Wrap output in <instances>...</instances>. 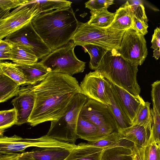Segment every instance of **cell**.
I'll use <instances>...</instances> for the list:
<instances>
[{
  "mask_svg": "<svg viewBox=\"0 0 160 160\" xmlns=\"http://www.w3.org/2000/svg\"><path fill=\"white\" fill-rule=\"evenodd\" d=\"M33 108L28 122L32 127L57 120L65 112L74 96L82 92L77 79L60 73L50 72L33 86Z\"/></svg>",
  "mask_w": 160,
  "mask_h": 160,
  "instance_id": "obj_1",
  "label": "cell"
},
{
  "mask_svg": "<svg viewBox=\"0 0 160 160\" xmlns=\"http://www.w3.org/2000/svg\"><path fill=\"white\" fill-rule=\"evenodd\" d=\"M31 22L52 51L69 42L79 25L71 7L40 13L34 16Z\"/></svg>",
  "mask_w": 160,
  "mask_h": 160,
  "instance_id": "obj_2",
  "label": "cell"
},
{
  "mask_svg": "<svg viewBox=\"0 0 160 160\" xmlns=\"http://www.w3.org/2000/svg\"><path fill=\"white\" fill-rule=\"evenodd\" d=\"M138 66L125 60L118 51H108L96 70L114 84L138 96L141 92L137 78Z\"/></svg>",
  "mask_w": 160,
  "mask_h": 160,
  "instance_id": "obj_3",
  "label": "cell"
},
{
  "mask_svg": "<svg viewBox=\"0 0 160 160\" xmlns=\"http://www.w3.org/2000/svg\"><path fill=\"white\" fill-rule=\"evenodd\" d=\"M88 98L81 93L77 94L65 113L57 120L51 121L48 137L61 142L74 143L78 138L77 126L81 110Z\"/></svg>",
  "mask_w": 160,
  "mask_h": 160,
  "instance_id": "obj_4",
  "label": "cell"
},
{
  "mask_svg": "<svg viewBox=\"0 0 160 160\" xmlns=\"http://www.w3.org/2000/svg\"><path fill=\"white\" fill-rule=\"evenodd\" d=\"M120 31L110 27L102 28L79 22V26L71 40L76 46L88 44L99 46L108 51H118L123 34Z\"/></svg>",
  "mask_w": 160,
  "mask_h": 160,
  "instance_id": "obj_5",
  "label": "cell"
},
{
  "mask_svg": "<svg viewBox=\"0 0 160 160\" xmlns=\"http://www.w3.org/2000/svg\"><path fill=\"white\" fill-rule=\"evenodd\" d=\"M76 45L72 42L52 51L39 62L51 72L62 73L72 76L83 72L86 62L79 60L74 52Z\"/></svg>",
  "mask_w": 160,
  "mask_h": 160,
  "instance_id": "obj_6",
  "label": "cell"
},
{
  "mask_svg": "<svg viewBox=\"0 0 160 160\" xmlns=\"http://www.w3.org/2000/svg\"><path fill=\"white\" fill-rule=\"evenodd\" d=\"M79 116L97 125L103 136L118 132L115 121L107 106L95 100L88 99L82 107Z\"/></svg>",
  "mask_w": 160,
  "mask_h": 160,
  "instance_id": "obj_7",
  "label": "cell"
},
{
  "mask_svg": "<svg viewBox=\"0 0 160 160\" xmlns=\"http://www.w3.org/2000/svg\"><path fill=\"white\" fill-rule=\"evenodd\" d=\"M70 145L69 143L58 141L46 135L34 139L23 138L16 135L9 137L2 136L0 138V154L22 153L26 148L32 147L69 149Z\"/></svg>",
  "mask_w": 160,
  "mask_h": 160,
  "instance_id": "obj_8",
  "label": "cell"
},
{
  "mask_svg": "<svg viewBox=\"0 0 160 160\" xmlns=\"http://www.w3.org/2000/svg\"><path fill=\"white\" fill-rule=\"evenodd\" d=\"M118 52L125 60L134 65H141L148 54L144 36L132 28L124 32Z\"/></svg>",
  "mask_w": 160,
  "mask_h": 160,
  "instance_id": "obj_9",
  "label": "cell"
},
{
  "mask_svg": "<svg viewBox=\"0 0 160 160\" xmlns=\"http://www.w3.org/2000/svg\"><path fill=\"white\" fill-rule=\"evenodd\" d=\"M12 43L23 45L31 50L38 59H42L52 50L33 28L31 21L5 38Z\"/></svg>",
  "mask_w": 160,
  "mask_h": 160,
  "instance_id": "obj_10",
  "label": "cell"
},
{
  "mask_svg": "<svg viewBox=\"0 0 160 160\" xmlns=\"http://www.w3.org/2000/svg\"><path fill=\"white\" fill-rule=\"evenodd\" d=\"M37 15L30 1L10 12L0 20V40L22 28Z\"/></svg>",
  "mask_w": 160,
  "mask_h": 160,
  "instance_id": "obj_11",
  "label": "cell"
},
{
  "mask_svg": "<svg viewBox=\"0 0 160 160\" xmlns=\"http://www.w3.org/2000/svg\"><path fill=\"white\" fill-rule=\"evenodd\" d=\"M82 94L92 99L107 105L110 102L107 92L106 79L98 71L86 74L79 84Z\"/></svg>",
  "mask_w": 160,
  "mask_h": 160,
  "instance_id": "obj_12",
  "label": "cell"
},
{
  "mask_svg": "<svg viewBox=\"0 0 160 160\" xmlns=\"http://www.w3.org/2000/svg\"><path fill=\"white\" fill-rule=\"evenodd\" d=\"M33 85L20 87L12 101L16 113V125H20L28 122L34 103Z\"/></svg>",
  "mask_w": 160,
  "mask_h": 160,
  "instance_id": "obj_13",
  "label": "cell"
},
{
  "mask_svg": "<svg viewBox=\"0 0 160 160\" xmlns=\"http://www.w3.org/2000/svg\"><path fill=\"white\" fill-rule=\"evenodd\" d=\"M109 82L112 91L120 106L132 122L139 107L145 102L140 95L134 96L110 81Z\"/></svg>",
  "mask_w": 160,
  "mask_h": 160,
  "instance_id": "obj_14",
  "label": "cell"
},
{
  "mask_svg": "<svg viewBox=\"0 0 160 160\" xmlns=\"http://www.w3.org/2000/svg\"><path fill=\"white\" fill-rule=\"evenodd\" d=\"M152 130V125L147 127L136 125L119 129L118 132L122 139L128 140L142 147L147 144Z\"/></svg>",
  "mask_w": 160,
  "mask_h": 160,
  "instance_id": "obj_15",
  "label": "cell"
},
{
  "mask_svg": "<svg viewBox=\"0 0 160 160\" xmlns=\"http://www.w3.org/2000/svg\"><path fill=\"white\" fill-rule=\"evenodd\" d=\"M15 64L23 75L25 79V85H36L44 79L51 72L40 62L30 65L15 63Z\"/></svg>",
  "mask_w": 160,
  "mask_h": 160,
  "instance_id": "obj_16",
  "label": "cell"
},
{
  "mask_svg": "<svg viewBox=\"0 0 160 160\" xmlns=\"http://www.w3.org/2000/svg\"><path fill=\"white\" fill-rule=\"evenodd\" d=\"M106 85L110 103L106 105L115 121L118 131L131 126V121L122 111L112 91L109 81L106 79Z\"/></svg>",
  "mask_w": 160,
  "mask_h": 160,
  "instance_id": "obj_17",
  "label": "cell"
},
{
  "mask_svg": "<svg viewBox=\"0 0 160 160\" xmlns=\"http://www.w3.org/2000/svg\"><path fill=\"white\" fill-rule=\"evenodd\" d=\"M71 150L59 147H37L27 153L34 160H64Z\"/></svg>",
  "mask_w": 160,
  "mask_h": 160,
  "instance_id": "obj_18",
  "label": "cell"
},
{
  "mask_svg": "<svg viewBox=\"0 0 160 160\" xmlns=\"http://www.w3.org/2000/svg\"><path fill=\"white\" fill-rule=\"evenodd\" d=\"M104 149L79 143L64 160H101Z\"/></svg>",
  "mask_w": 160,
  "mask_h": 160,
  "instance_id": "obj_19",
  "label": "cell"
},
{
  "mask_svg": "<svg viewBox=\"0 0 160 160\" xmlns=\"http://www.w3.org/2000/svg\"><path fill=\"white\" fill-rule=\"evenodd\" d=\"M76 133L78 138L89 142L98 141L105 137L101 135L97 125L82 118L79 116L77 126Z\"/></svg>",
  "mask_w": 160,
  "mask_h": 160,
  "instance_id": "obj_20",
  "label": "cell"
},
{
  "mask_svg": "<svg viewBox=\"0 0 160 160\" xmlns=\"http://www.w3.org/2000/svg\"><path fill=\"white\" fill-rule=\"evenodd\" d=\"M114 13V19L110 27L120 31L126 30L132 27V17L128 1Z\"/></svg>",
  "mask_w": 160,
  "mask_h": 160,
  "instance_id": "obj_21",
  "label": "cell"
},
{
  "mask_svg": "<svg viewBox=\"0 0 160 160\" xmlns=\"http://www.w3.org/2000/svg\"><path fill=\"white\" fill-rule=\"evenodd\" d=\"M12 44L10 60L15 63L30 65L37 62L38 59L31 50L20 44Z\"/></svg>",
  "mask_w": 160,
  "mask_h": 160,
  "instance_id": "obj_22",
  "label": "cell"
},
{
  "mask_svg": "<svg viewBox=\"0 0 160 160\" xmlns=\"http://www.w3.org/2000/svg\"><path fill=\"white\" fill-rule=\"evenodd\" d=\"M30 3L38 15L54 10L70 8L72 3L64 0H32Z\"/></svg>",
  "mask_w": 160,
  "mask_h": 160,
  "instance_id": "obj_23",
  "label": "cell"
},
{
  "mask_svg": "<svg viewBox=\"0 0 160 160\" xmlns=\"http://www.w3.org/2000/svg\"><path fill=\"white\" fill-rule=\"evenodd\" d=\"M91 16L88 24L96 27L107 28L109 27L114 17V13L109 12L107 9L91 10Z\"/></svg>",
  "mask_w": 160,
  "mask_h": 160,
  "instance_id": "obj_24",
  "label": "cell"
},
{
  "mask_svg": "<svg viewBox=\"0 0 160 160\" xmlns=\"http://www.w3.org/2000/svg\"><path fill=\"white\" fill-rule=\"evenodd\" d=\"M20 85L3 73L0 77V102L15 96Z\"/></svg>",
  "mask_w": 160,
  "mask_h": 160,
  "instance_id": "obj_25",
  "label": "cell"
},
{
  "mask_svg": "<svg viewBox=\"0 0 160 160\" xmlns=\"http://www.w3.org/2000/svg\"><path fill=\"white\" fill-rule=\"evenodd\" d=\"M101 160H133L132 148L118 146L103 150Z\"/></svg>",
  "mask_w": 160,
  "mask_h": 160,
  "instance_id": "obj_26",
  "label": "cell"
},
{
  "mask_svg": "<svg viewBox=\"0 0 160 160\" xmlns=\"http://www.w3.org/2000/svg\"><path fill=\"white\" fill-rule=\"evenodd\" d=\"M82 47L85 52H88L90 55L89 68L92 70H96L103 56L108 51L99 46L92 44L86 45Z\"/></svg>",
  "mask_w": 160,
  "mask_h": 160,
  "instance_id": "obj_27",
  "label": "cell"
},
{
  "mask_svg": "<svg viewBox=\"0 0 160 160\" xmlns=\"http://www.w3.org/2000/svg\"><path fill=\"white\" fill-rule=\"evenodd\" d=\"M150 105V102H145L140 106L132 122V126L138 125L147 127L152 125Z\"/></svg>",
  "mask_w": 160,
  "mask_h": 160,
  "instance_id": "obj_28",
  "label": "cell"
},
{
  "mask_svg": "<svg viewBox=\"0 0 160 160\" xmlns=\"http://www.w3.org/2000/svg\"><path fill=\"white\" fill-rule=\"evenodd\" d=\"M0 69L4 74L15 82L20 85L26 84L23 75L15 66V63L8 62H0Z\"/></svg>",
  "mask_w": 160,
  "mask_h": 160,
  "instance_id": "obj_29",
  "label": "cell"
},
{
  "mask_svg": "<svg viewBox=\"0 0 160 160\" xmlns=\"http://www.w3.org/2000/svg\"><path fill=\"white\" fill-rule=\"evenodd\" d=\"M121 139L119 133L115 131L98 141L88 142V143H84L87 146L102 148L104 150L113 147Z\"/></svg>",
  "mask_w": 160,
  "mask_h": 160,
  "instance_id": "obj_30",
  "label": "cell"
},
{
  "mask_svg": "<svg viewBox=\"0 0 160 160\" xmlns=\"http://www.w3.org/2000/svg\"><path fill=\"white\" fill-rule=\"evenodd\" d=\"M144 160H160V145L155 142L152 130L147 144L144 147Z\"/></svg>",
  "mask_w": 160,
  "mask_h": 160,
  "instance_id": "obj_31",
  "label": "cell"
},
{
  "mask_svg": "<svg viewBox=\"0 0 160 160\" xmlns=\"http://www.w3.org/2000/svg\"><path fill=\"white\" fill-rule=\"evenodd\" d=\"M16 113L14 108L0 111V129H5L16 124Z\"/></svg>",
  "mask_w": 160,
  "mask_h": 160,
  "instance_id": "obj_32",
  "label": "cell"
},
{
  "mask_svg": "<svg viewBox=\"0 0 160 160\" xmlns=\"http://www.w3.org/2000/svg\"><path fill=\"white\" fill-rule=\"evenodd\" d=\"M129 2L132 17L136 18L147 23L148 19L146 15L145 8L141 1L131 0Z\"/></svg>",
  "mask_w": 160,
  "mask_h": 160,
  "instance_id": "obj_33",
  "label": "cell"
},
{
  "mask_svg": "<svg viewBox=\"0 0 160 160\" xmlns=\"http://www.w3.org/2000/svg\"><path fill=\"white\" fill-rule=\"evenodd\" d=\"M152 117V128L155 142L160 145V112L155 108L151 109Z\"/></svg>",
  "mask_w": 160,
  "mask_h": 160,
  "instance_id": "obj_34",
  "label": "cell"
},
{
  "mask_svg": "<svg viewBox=\"0 0 160 160\" xmlns=\"http://www.w3.org/2000/svg\"><path fill=\"white\" fill-rule=\"evenodd\" d=\"M112 0H91L85 3L86 8L91 10H99L107 9L108 7L112 4Z\"/></svg>",
  "mask_w": 160,
  "mask_h": 160,
  "instance_id": "obj_35",
  "label": "cell"
},
{
  "mask_svg": "<svg viewBox=\"0 0 160 160\" xmlns=\"http://www.w3.org/2000/svg\"><path fill=\"white\" fill-rule=\"evenodd\" d=\"M151 86V96L153 107L160 112V81L157 80Z\"/></svg>",
  "mask_w": 160,
  "mask_h": 160,
  "instance_id": "obj_36",
  "label": "cell"
},
{
  "mask_svg": "<svg viewBox=\"0 0 160 160\" xmlns=\"http://www.w3.org/2000/svg\"><path fill=\"white\" fill-rule=\"evenodd\" d=\"M28 2L26 0H0V7L4 10H10L26 4Z\"/></svg>",
  "mask_w": 160,
  "mask_h": 160,
  "instance_id": "obj_37",
  "label": "cell"
},
{
  "mask_svg": "<svg viewBox=\"0 0 160 160\" xmlns=\"http://www.w3.org/2000/svg\"><path fill=\"white\" fill-rule=\"evenodd\" d=\"M137 32L145 35L148 32V23L136 18L135 17H132V22L131 27Z\"/></svg>",
  "mask_w": 160,
  "mask_h": 160,
  "instance_id": "obj_38",
  "label": "cell"
},
{
  "mask_svg": "<svg viewBox=\"0 0 160 160\" xmlns=\"http://www.w3.org/2000/svg\"><path fill=\"white\" fill-rule=\"evenodd\" d=\"M144 147H140L134 144L132 147L133 160H144Z\"/></svg>",
  "mask_w": 160,
  "mask_h": 160,
  "instance_id": "obj_39",
  "label": "cell"
},
{
  "mask_svg": "<svg viewBox=\"0 0 160 160\" xmlns=\"http://www.w3.org/2000/svg\"><path fill=\"white\" fill-rule=\"evenodd\" d=\"M151 48L155 50H160V29L157 27L154 31L151 41Z\"/></svg>",
  "mask_w": 160,
  "mask_h": 160,
  "instance_id": "obj_40",
  "label": "cell"
},
{
  "mask_svg": "<svg viewBox=\"0 0 160 160\" xmlns=\"http://www.w3.org/2000/svg\"><path fill=\"white\" fill-rule=\"evenodd\" d=\"M12 47V44L8 41L4 39L0 41V52L3 53H9Z\"/></svg>",
  "mask_w": 160,
  "mask_h": 160,
  "instance_id": "obj_41",
  "label": "cell"
},
{
  "mask_svg": "<svg viewBox=\"0 0 160 160\" xmlns=\"http://www.w3.org/2000/svg\"><path fill=\"white\" fill-rule=\"evenodd\" d=\"M22 153L0 154V160H17Z\"/></svg>",
  "mask_w": 160,
  "mask_h": 160,
  "instance_id": "obj_42",
  "label": "cell"
},
{
  "mask_svg": "<svg viewBox=\"0 0 160 160\" xmlns=\"http://www.w3.org/2000/svg\"><path fill=\"white\" fill-rule=\"evenodd\" d=\"M17 160H34L27 153V152H23L22 155Z\"/></svg>",
  "mask_w": 160,
  "mask_h": 160,
  "instance_id": "obj_43",
  "label": "cell"
},
{
  "mask_svg": "<svg viewBox=\"0 0 160 160\" xmlns=\"http://www.w3.org/2000/svg\"><path fill=\"white\" fill-rule=\"evenodd\" d=\"M10 59L11 57L9 53H5L0 52V62L3 60H10Z\"/></svg>",
  "mask_w": 160,
  "mask_h": 160,
  "instance_id": "obj_44",
  "label": "cell"
},
{
  "mask_svg": "<svg viewBox=\"0 0 160 160\" xmlns=\"http://www.w3.org/2000/svg\"><path fill=\"white\" fill-rule=\"evenodd\" d=\"M9 13L10 10H4L0 7V20L6 16Z\"/></svg>",
  "mask_w": 160,
  "mask_h": 160,
  "instance_id": "obj_45",
  "label": "cell"
},
{
  "mask_svg": "<svg viewBox=\"0 0 160 160\" xmlns=\"http://www.w3.org/2000/svg\"><path fill=\"white\" fill-rule=\"evenodd\" d=\"M153 57H154L156 59H158L160 57V50H154Z\"/></svg>",
  "mask_w": 160,
  "mask_h": 160,
  "instance_id": "obj_46",
  "label": "cell"
},
{
  "mask_svg": "<svg viewBox=\"0 0 160 160\" xmlns=\"http://www.w3.org/2000/svg\"><path fill=\"white\" fill-rule=\"evenodd\" d=\"M5 129H0V138L3 136V134L4 132Z\"/></svg>",
  "mask_w": 160,
  "mask_h": 160,
  "instance_id": "obj_47",
  "label": "cell"
},
{
  "mask_svg": "<svg viewBox=\"0 0 160 160\" xmlns=\"http://www.w3.org/2000/svg\"><path fill=\"white\" fill-rule=\"evenodd\" d=\"M3 74V73L2 72L0 69V77H1V76Z\"/></svg>",
  "mask_w": 160,
  "mask_h": 160,
  "instance_id": "obj_48",
  "label": "cell"
},
{
  "mask_svg": "<svg viewBox=\"0 0 160 160\" xmlns=\"http://www.w3.org/2000/svg\"><path fill=\"white\" fill-rule=\"evenodd\" d=\"M1 40H0V41Z\"/></svg>",
  "mask_w": 160,
  "mask_h": 160,
  "instance_id": "obj_49",
  "label": "cell"
}]
</instances>
